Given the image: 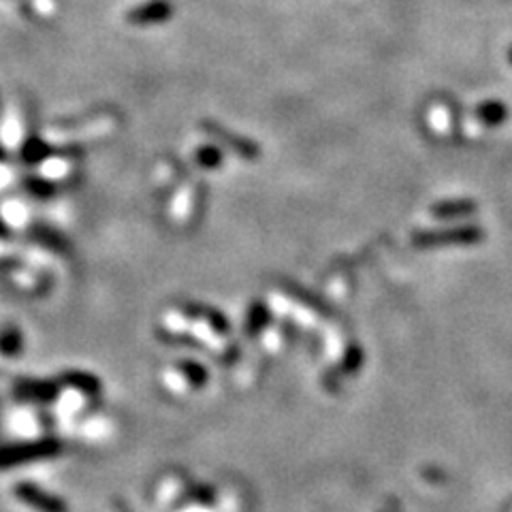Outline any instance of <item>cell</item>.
<instances>
[{
  "label": "cell",
  "instance_id": "1",
  "mask_svg": "<svg viewBox=\"0 0 512 512\" xmlns=\"http://www.w3.org/2000/svg\"><path fill=\"white\" fill-rule=\"evenodd\" d=\"M15 498L20 499L21 504H26L28 508H35L38 512H64V504L60 502L58 498L49 495L43 489H38L37 485H30V482H20L18 487L13 489Z\"/></svg>",
  "mask_w": 512,
  "mask_h": 512
}]
</instances>
